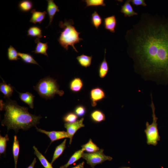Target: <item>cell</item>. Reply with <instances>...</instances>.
<instances>
[{
    "label": "cell",
    "mask_w": 168,
    "mask_h": 168,
    "mask_svg": "<svg viewBox=\"0 0 168 168\" xmlns=\"http://www.w3.org/2000/svg\"><path fill=\"white\" fill-rule=\"evenodd\" d=\"M33 88L41 97L46 99L53 98L56 94L62 96L64 94L63 90L59 89L57 80L49 77L41 79Z\"/></svg>",
    "instance_id": "obj_4"
},
{
    "label": "cell",
    "mask_w": 168,
    "mask_h": 168,
    "mask_svg": "<svg viewBox=\"0 0 168 168\" xmlns=\"http://www.w3.org/2000/svg\"><path fill=\"white\" fill-rule=\"evenodd\" d=\"M81 147L84 151L89 153L94 152L100 150L99 148L93 142L91 139H90L87 143L82 145Z\"/></svg>",
    "instance_id": "obj_25"
},
{
    "label": "cell",
    "mask_w": 168,
    "mask_h": 168,
    "mask_svg": "<svg viewBox=\"0 0 168 168\" xmlns=\"http://www.w3.org/2000/svg\"><path fill=\"white\" fill-rule=\"evenodd\" d=\"M7 55L9 60H17L20 59L17 50L11 45L7 49Z\"/></svg>",
    "instance_id": "obj_30"
},
{
    "label": "cell",
    "mask_w": 168,
    "mask_h": 168,
    "mask_svg": "<svg viewBox=\"0 0 168 168\" xmlns=\"http://www.w3.org/2000/svg\"><path fill=\"white\" fill-rule=\"evenodd\" d=\"M84 162L83 161L76 166L71 168H84Z\"/></svg>",
    "instance_id": "obj_36"
},
{
    "label": "cell",
    "mask_w": 168,
    "mask_h": 168,
    "mask_svg": "<svg viewBox=\"0 0 168 168\" xmlns=\"http://www.w3.org/2000/svg\"><path fill=\"white\" fill-rule=\"evenodd\" d=\"M86 109L85 107L82 105L77 106L74 109V113L80 117L84 116L86 113Z\"/></svg>",
    "instance_id": "obj_34"
},
{
    "label": "cell",
    "mask_w": 168,
    "mask_h": 168,
    "mask_svg": "<svg viewBox=\"0 0 168 168\" xmlns=\"http://www.w3.org/2000/svg\"><path fill=\"white\" fill-rule=\"evenodd\" d=\"M32 15L30 20V22L35 24L37 23H41L45 18L47 12L44 11L43 12L37 11L35 9H32L31 11Z\"/></svg>",
    "instance_id": "obj_13"
},
{
    "label": "cell",
    "mask_w": 168,
    "mask_h": 168,
    "mask_svg": "<svg viewBox=\"0 0 168 168\" xmlns=\"http://www.w3.org/2000/svg\"><path fill=\"white\" fill-rule=\"evenodd\" d=\"M130 0H127L124 4L121 6L120 12L124 14L125 17H130L134 15H137L138 14L135 12L130 4Z\"/></svg>",
    "instance_id": "obj_14"
},
{
    "label": "cell",
    "mask_w": 168,
    "mask_h": 168,
    "mask_svg": "<svg viewBox=\"0 0 168 168\" xmlns=\"http://www.w3.org/2000/svg\"><path fill=\"white\" fill-rule=\"evenodd\" d=\"M125 38L135 71L149 79L168 84V17L142 13Z\"/></svg>",
    "instance_id": "obj_1"
},
{
    "label": "cell",
    "mask_w": 168,
    "mask_h": 168,
    "mask_svg": "<svg viewBox=\"0 0 168 168\" xmlns=\"http://www.w3.org/2000/svg\"><path fill=\"white\" fill-rule=\"evenodd\" d=\"M104 150L100 149L97 152L91 153H83L82 157L86 161L87 163L91 166L92 168H94L97 165L99 164L108 160L110 161L112 158L105 155L103 153Z\"/></svg>",
    "instance_id": "obj_6"
},
{
    "label": "cell",
    "mask_w": 168,
    "mask_h": 168,
    "mask_svg": "<svg viewBox=\"0 0 168 168\" xmlns=\"http://www.w3.org/2000/svg\"><path fill=\"white\" fill-rule=\"evenodd\" d=\"M47 1L48 2L47 10L49 16V24L46 28L51 24L56 12L59 11L58 6L56 4L53 0H47Z\"/></svg>",
    "instance_id": "obj_12"
},
{
    "label": "cell",
    "mask_w": 168,
    "mask_h": 168,
    "mask_svg": "<svg viewBox=\"0 0 168 168\" xmlns=\"http://www.w3.org/2000/svg\"><path fill=\"white\" fill-rule=\"evenodd\" d=\"M17 92L19 94V97L21 100L27 104L30 108L33 109L34 107V96L28 92L25 93Z\"/></svg>",
    "instance_id": "obj_16"
},
{
    "label": "cell",
    "mask_w": 168,
    "mask_h": 168,
    "mask_svg": "<svg viewBox=\"0 0 168 168\" xmlns=\"http://www.w3.org/2000/svg\"><path fill=\"white\" fill-rule=\"evenodd\" d=\"M92 58V56H89L84 54L78 56L76 58L79 64L85 68H87L91 65Z\"/></svg>",
    "instance_id": "obj_23"
},
{
    "label": "cell",
    "mask_w": 168,
    "mask_h": 168,
    "mask_svg": "<svg viewBox=\"0 0 168 168\" xmlns=\"http://www.w3.org/2000/svg\"><path fill=\"white\" fill-rule=\"evenodd\" d=\"M117 25V20L115 15L108 16L104 19V25L106 30L114 33Z\"/></svg>",
    "instance_id": "obj_10"
},
{
    "label": "cell",
    "mask_w": 168,
    "mask_h": 168,
    "mask_svg": "<svg viewBox=\"0 0 168 168\" xmlns=\"http://www.w3.org/2000/svg\"><path fill=\"white\" fill-rule=\"evenodd\" d=\"M9 140L7 134L5 136H2L0 135V154H4L6 151L7 142Z\"/></svg>",
    "instance_id": "obj_31"
},
{
    "label": "cell",
    "mask_w": 168,
    "mask_h": 168,
    "mask_svg": "<svg viewBox=\"0 0 168 168\" xmlns=\"http://www.w3.org/2000/svg\"><path fill=\"white\" fill-rule=\"evenodd\" d=\"M0 110L5 111L1 123L2 126H6L7 132L13 129L16 133L20 129L27 130L32 127H36L41 118L30 114L27 107L19 105L10 98L5 102L1 101Z\"/></svg>",
    "instance_id": "obj_2"
},
{
    "label": "cell",
    "mask_w": 168,
    "mask_h": 168,
    "mask_svg": "<svg viewBox=\"0 0 168 168\" xmlns=\"http://www.w3.org/2000/svg\"><path fill=\"white\" fill-rule=\"evenodd\" d=\"M67 139H65L60 144L57 146L54 152L53 158L50 162L52 165L54 162L62 154L66 147Z\"/></svg>",
    "instance_id": "obj_22"
},
{
    "label": "cell",
    "mask_w": 168,
    "mask_h": 168,
    "mask_svg": "<svg viewBox=\"0 0 168 168\" xmlns=\"http://www.w3.org/2000/svg\"><path fill=\"white\" fill-rule=\"evenodd\" d=\"M91 105L93 107L97 105V103L104 99L105 93L104 90L101 87H96L91 89L90 92Z\"/></svg>",
    "instance_id": "obj_8"
},
{
    "label": "cell",
    "mask_w": 168,
    "mask_h": 168,
    "mask_svg": "<svg viewBox=\"0 0 168 168\" xmlns=\"http://www.w3.org/2000/svg\"><path fill=\"white\" fill-rule=\"evenodd\" d=\"M2 82L0 84V91L4 95V98L7 99L12 96L14 91V87L10 84H7L2 79Z\"/></svg>",
    "instance_id": "obj_17"
},
{
    "label": "cell",
    "mask_w": 168,
    "mask_h": 168,
    "mask_svg": "<svg viewBox=\"0 0 168 168\" xmlns=\"http://www.w3.org/2000/svg\"><path fill=\"white\" fill-rule=\"evenodd\" d=\"M90 118L94 122L100 123L105 120V116L101 111L99 110H96L91 113Z\"/></svg>",
    "instance_id": "obj_24"
},
{
    "label": "cell",
    "mask_w": 168,
    "mask_h": 168,
    "mask_svg": "<svg viewBox=\"0 0 168 168\" xmlns=\"http://www.w3.org/2000/svg\"><path fill=\"white\" fill-rule=\"evenodd\" d=\"M34 154L39 159L41 164L44 168H54L52 165L49 163L41 153L38 150L35 146L33 147Z\"/></svg>",
    "instance_id": "obj_20"
},
{
    "label": "cell",
    "mask_w": 168,
    "mask_h": 168,
    "mask_svg": "<svg viewBox=\"0 0 168 168\" xmlns=\"http://www.w3.org/2000/svg\"><path fill=\"white\" fill-rule=\"evenodd\" d=\"M74 24L72 19L68 21L65 19L64 22L62 21L59 22V26L63 30L60 32L61 34L58 41L66 50H68L69 46H71L76 52H78L74 45L83 39L79 37L80 33L78 32L75 27L73 26Z\"/></svg>",
    "instance_id": "obj_3"
},
{
    "label": "cell",
    "mask_w": 168,
    "mask_h": 168,
    "mask_svg": "<svg viewBox=\"0 0 168 168\" xmlns=\"http://www.w3.org/2000/svg\"><path fill=\"white\" fill-rule=\"evenodd\" d=\"M78 116L72 112H70L66 114L63 117V121L66 123H72L77 121Z\"/></svg>",
    "instance_id": "obj_32"
},
{
    "label": "cell",
    "mask_w": 168,
    "mask_h": 168,
    "mask_svg": "<svg viewBox=\"0 0 168 168\" xmlns=\"http://www.w3.org/2000/svg\"><path fill=\"white\" fill-rule=\"evenodd\" d=\"M27 32V35L29 36L36 37L39 38H40L43 36L42 30L39 27L37 26L30 27Z\"/></svg>",
    "instance_id": "obj_26"
},
{
    "label": "cell",
    "mask_w": 168,
    "mask_h": 168,
    "mask_svg": "<svg viewBox=\"0 0 168 168\" xmlns=\"http://www.w3.org/2000/svg\"><path fill=\"white\" fill-rule=\"evenodd\" d=\"M83 118L72 123H66L64 124V127L67 129V133L69 137V144H71L73 136L80 128L84 127L85 125L83 124Z\"/></svg>",
    "instance_id": "obj_7"
},
{
    "label": "cell",
    "mask_w": 168,
    "mask_h": 168,
    "mask_svg": "<svg viewBox=\"0 0 168 168\" xmlns=\"http://www.w3.org/2000/svg\"><path fill=\"white\" fill-rule=\"evenodd\" d=\"M119 168H131V167H120Z\"/></svg>",
    "instance_id": "obj_38"
},
{
    "label": "cell",
    "mask_w": 168,
    "mask_h": 168,
    "mask_svg": "<svg viewBox=\"0 0 168 168\" xmlns=\"http://www.w3.org/2000/svg\"><path fill=\"white\" fill-rule=\"evenodd\" d=\"M84 151L83 149L82 148L81 149L75 152L71 157L67 163L60 166V168H67L69 166L82 157Z\"/></svg>",
    "instance_id": "obj_19"
},
{
    "label": "cell",
    "mask_w": 168,
    "mask_h": 168,
    "mask_svg": "<svg viewBox=\"0 0 168 168\" xmlns=\"http://www.w3.org/2000/svg\"><path fill=\"white\" fill-rule=\"evenodd\" d=\"M36 162V160L35 158L31 164L27 168H34Z\"/></svg>",
    "instance_id": "obj_37"
},
{
    "label": "cell",
    "mask_w": 168,
    "mask_h": 168,
    "mask_svg": "<svg viewBox=\"0 0 168 168\" xmlns=\"http://www.w3.org/2000/svg\"><path fill=\"white\" fill-rule=\"evenodd\" d=\"M84 1L86 2V7L99 6H105L106 5L104 0H85Z\"/></svg>",
    "instance_id": "obj_33"
},
{
    "label": "cell",
    "mask_w": 168,
    "mask_h": 168,
    "mask_svg": "<svg viewBox=\"0 0 168 168\" xmlns=\"http://www.w3.org/2000/svg\"><path fill=\"white\" fill-rule=\"evenodd\" d=\"M20 145L19 141L16 135L14 137L12 146V153L14 157L15 168H17V165L19 153Z\"/></svg>",
    "instance_id": "obj_21"
},
{
    "label": "cell",
    "mask_w": 168,
    "mask_h": 168,
    "mask_svg": "<svg viewBox=\"0 0 168 168\" xmlns=\"http://www.w3.org/2000/svg\"><path fill=\"white\" fill-rule=\"evenodd\" d=\"M102 19L101 16L95 11L91 15V22L92 25L97 29L101 24Z\"/></svg>",
    "instance_id": "obj_29"
},
{
    "label": "cell",
    "mask_w": 168,
    "mask_h": 168,
    "mask_svg": "<svg viewBox=\"0 0 168 168\" xmlns=\"http://www.w3.org/2000/svg\"><path fill=\"white\" fill-rule=\"evenodd\" d=\"M130 2L132 4L135 6H142L144 7L146 6L147 4L144 0H130Z\"/></svg>",
    "instance_id": "obj_35"
},
{
    "label": "cell",
    "mask_w": 168,
    "mask_h": 168,
    "mask_svg": "<svg viewBox=\"0 0 168 168\" xmlns=\"http://www.w3.org/2000/svg\"><path fill=\"white\" fill-rule=\"evenodd\" d=\"M37 131L44 133L51 140V143L61 139L69 138V137L67 132L65 131H48L36 127Z\"/></svg>",
    "instance_id": "obj_9"
},
{
    "label": "cell",
    "mask_w": 168,
    "mask_h": 168,
    "mask_svg": "<svg viewBox=\"0 0 168 168\" xmlns=\"http://www.w3.org/2000/svg\"><path fill=\"white\" fill-rule=\"evenodd\" d=\"M83 86L84 83L82 79L80 77H76L70 82L69 87L71 91L77 93L82 90Z\"/></svg>",
    "instance_id": "obj_11"
},
{
    "label": "cell",
    "mask_w": 168,
    "mask_h": 168,
    "mask_svg": "<svg viewBox=\"0 0 168 168\" xmlns=\"http://www.w3.org/2000/svg\"><path fill=\"white\" fill-rule=\"evenodd\" d=\"M32 2L30 0L21 1L18 4V7L22 12H26L30 11L33 7Z\"/></svg>",
    "instance_id": "obj_27"
},
{
    "label": "cell",
    "mask_w": 168,
    "mask_h": 168,
    "mask_svg": "<svg viewBox=\"0 0 168 168\" xmlns=\"http://www.w3.org/2000/svg\"><path fill=\"white\" fill-rule=\"evenodd\" d=\"M18 56L26 63L35 64L39 65L33 56L29 54L18 52Z\"/></svg>",
    "instance_id": "obj_28"
},
{
    "label": "cell",
    "mask_w": 168,
    "mask_h": 168,
    "mask_svg": "<svg viewBox=\"0 0 168 168\" xmlns=\"http://www.w3.org/2000/svg\"><path fill=\"white\" fill-rule=\"evenodd\" d=\"M151 107L152 110V117L153 121L151 124H149L148 122L146 124V128L144 130L147 138V143L148 145L156 146L158 142L160 140V137L159 135L157 121L158 118L155 114V107L152 101V96L151 94Z\"/></svg>",
    "instance_id": "obj_5"
},
{
    "label": "cell",
    "mask_w": 168,
    "mask_h": 168,
    "mask_svg": "<svg viewBox=\"0 0 168 168\" xmlns=\"http://www.w3.org/2000/svg\"><path fill=\"white\" fill-rule=\"evenodd\" d=\"M35 42L37 45L35 50L32 51L35 54H41L48 57L47 50L48 46V43H43L40 42V38H37L35 40Z\"/></svg>",
    "instance_id": "obj_15"
},
{
    "label": "cell",
    "mask_w": 168,
    "mask_h": 168,
    "mask_svg": "<svg viewBox=\"0 0 168 168\" xmlns=\"http://www.w3.org/2000/svg\"><path fill=\"white\" fill-rule=\"evenodd\" d=\"M106 54V49H105L104 58L100 64L98 69L99 76L101 78H104L106 76L109 70V65L105 58Z\"/></svg>",
    "instance_id": "obj_18"
}]
</instances>
